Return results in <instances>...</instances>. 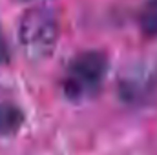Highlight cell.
<instances>
[{
  "mask_svg": "<svg viewBox=\"0 0 157 155\" xmlns=\"http://www.w3.org/2000/svg\"><path fill=\"white\" fill-rule=\"evenodd\" d=\"M22 2H29V0H22Z\"/></svg>",
  "mask_w": 157,
  "mask_h": 155,
  "instance_id": "cell-7",
  "label": "cell"
},
{
  "mask_svg": "<svg viewBox=\"0 0 157 155\" xmlns=\"http://www.w3.org/2000/svg\"><path fill=\"white\" fill-rule=\"evenodd\" d=\"M7 46H6V40H4V35H2V31H0V64H4V62H7Z\"/></svg>",
  "mask_w": 157,
  "mask_h": 155,
  "instance_id": "cell-6",
  "label": "cell"
},
{
  "mask_svg": "<svg viewBox=\"0 0 157 155\" xmlns=\"http://www.w3.org/2000/svg\"><path fill=\"white\" fill-rule=\"evenodd\" d=\"M157 91V62H135L119 77V95L128 104H141Z\"/></svg>",
  "mask_w": 157,
  "mask_h": 155,
  "instance_id": "cell-3",
  "label": "cell"
},
{
  "mask_svg": "<svg viewBox=\"0 0 157 155\" xmlns=\"http://www.w3.org/2000/svg\"><path fill=\"white\" fill-rule=\"evenodd\" d=\"M110 60L102 51H82L75 55L64 71L62 77V93L70 102H86L93 99L108 75Z\"/></svg>",
  "mask_w": 157,
  "mask_h": 155,
  "instance_id": "cell-1",
  "label": "cell"
},
{
  "mask_svg": "<svg viewBox=\"0 0 157 155\" xmlns=\"http://www.w3.org/2000/svg\"><path fill=\"white\" fill-rule=\"evenodd\" d=\"M59 39V24L53 11L35 7L24 13L18 22V44L29 60L40 62L48 59Z\"/></svg>",
  "mask_w": 157,
  "mask_h": 155,
  "instance_id": "cell-2",
  "label": "cell"
},
{
  "mask_svg": "<svg viewBox=\"0 0 157 155\" xmlns=\"http://www.w3.org/2000/svg\"><path fill=\"white\" fill-rule=\"evenodd\" d=\"M139 26L144 35L157 39V0H146L139 13Z\"/></svg>",
  "mask_w": 157,
  "mask_h": 155,
  "instance_id": "cell-5",
  "label": "cell"
},
{
  "mask_svg": "<svg viewBox=\"0 0 157 155\" xmlns=\"http://www.w3.org/2000/svg\"><path fill=\"white\" fill-rule=\"evenodd\" d=\"M24 124V112L9 102H0V137L15 135Z\"/></svg>",
  "mask_w": 157,
  "mask_h": 155,
  "instance_id": "cell-4",
  "label": "cell"
}]
</instances>
